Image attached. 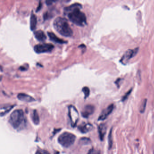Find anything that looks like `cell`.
<instances>
[{"label": "cell", "instance_id": "1", "mask_svg": "<svg viewBox=\"0 0 154 154\" xmlns=\"http://www.w3.org/2000/svg\"><path fill=\"white\" fill-rule=\"evenodd\" d=\"M82 5L80 3H75L64 9V14L69 20L79 26H84L87 24L85 14L81 11Z\"/></svg>", "mask_w": 154, "mask_h": 154}, {"label": "cell", "instance_id": "2", "mask_svg": "<svg viewBox=\"0 0 154 154\" xmlns=\"http://www.w3.org/2000/svg\"><path fill=\"white\" fill-rule=\"evenodd\" d=\"M10 123L15 129L18 131L25 129L27 125V120L22 109L14 111L10 116Z\"/></svg>", "mask_w": 154, "mask_h": 154}, {"label": "cell", "instance_id": "3", "mask_svg": "<svg viewBox=\"0 0 154 154\" xmlns=\"http://www.w3.org/2000/svg\"><path fill=\"white\" fill-rule=\"evenodd\" d=\"M53 25L55 29L62 35L71 37L73 34L68 21L65 18L57 17L54 20Z\"/></svg>", "mask_w": 154, "mask_h": 154}, {"label": "cell", "instance_id": "4", "mask_svg": "<svg viewBox=\"0 0 154 154\" xmlns=\"http://www.w3.org/2000/svg\"><path fill=\"white\" fill-rule=\"evenodd\" d=\"M75 135L69 132H64L59 136L58 141L60 145L65 148H68L73 145L75 141Z\"/></svg>", "mask_w": 154, "mask_h": 154}, {"label": "cell", "instance_id": "5", "mask_svg": "<svg viewBox=\"0 0 154 154\" xmlns=\"http://www.w3.org/2000/svg\"><path fill=\"white\" fill-rule=\"evenodd\" d=\"M68 115L71 126L72 128H75L79 121V115L78 111L73 105H71L68 107Z\"/></svg>", "mask_w": 154, "mask_h": 154}, {"label": "cell", "instance_id": "6", "mask_svg": "<svg viewBox=\"0 0 154 154\" xmlns=\"http://www.w3.org/2000/svg\"><path fill=\"white\" fill-rule=\"evenodd\" d=\"M54 48V46L50 43H43L35 45L34 46V51L37 54L48 53L51 52Z\"/></svg>", "mask_w": 154, "mask_h": 154}, {"label": "cell", "instance_id": "7", "mask_svg": "<svg viewBox=\"0 0 154 154\" xmlns=\"http://www.w3.org/2000/svg\"><path fill=\"white\" fill-rule=\"evenodd\" d=\"M139 48H136L134 49H130L125 52L123 56L122 57L120 62L124 65L127 64L129 61L133 57L136 55L138 51Z\"/></svg>", "mask_w": 154, "mask_h": 154}, {"label": "cell", "instance_id": "8", "mask_svg": "<svg viewBox=\"0 0 154 154\" xmlns=\"http://www.w3.org/2000/svg\"><path fill=\"white\" fill-rule=\"evenodd\" d=\"M113 108H114V105L113 104H112L109 105L106 109H103L100 114L98 120L103 121L109 117V115L112 112Z\"/></svg>", "mask_w": 154, "mask_h": 154}, {"label": "cell", "instance_id": "9", "mask_svg": "<svg viewBox=\"0 0 154 154\" xmlns=\"http://www.w3.org/2000/svg\"><path fill=\"white\" fill-rule=\"evenodd\" d=\"M94 111V107L93 105L89 104L85 106L82 112V115L85 118H88L90 115H92Z\"/></svg>", "mask_w": 154, "mask_h": 154}, {"label": "cell", "instance_id": "10", "mask_svg": "<svg viewBox=\"0 0 154 154\" xmlns=\"http://www.w3.org/2000/svg\"><path fill=\"white\" fill-rule=\"evenodd\" d=\"M93 128V126L90 123H83L78 126V129L82 133H86L91 131Z\"/></svg>", "mask_w": 154, "mask_h": 154}, {"label": "cell", "instance_id": "11", "mask_svg": "<svg viewBox=\"0 0 154 154\" xmlns=\"http://www.w3.org/2000/svg\"><path fill=\"white\" fill-rule=\"evenodd\" d=\"M17 97L20 100L26 102H32L35 101V100L32 96L25 93L18 94Z\"/></svg>", "mask_w": 154, "mask_h": 154}, {"label": "cell", "instance_id": "12", "mask_svg": "<svg viewBox=\"0 0 154 154\" xmlns=\"http://www.w3.org/2000/svg\"><path fill=\"white\" fill-rule=\"evenodd\" d=\"M48 37L49 38L50 40L54 42H55V43L59 44H63L67 43V42L65 41L63 39H61V38L57 37L56 35L54 34L53 32H48Z\"/></svg>", "mask_w": 154, "mask_h": 154}, {"label": "cell", "instance_id": "13", "mask_svg": "<svg viewBox=\"0 0 154 154\" xmlns=\"http://www.w3.org/2000/svg\"><path fill=\"white\" fill-rule=\"evenodd\" d=\"M34 35L35 38L40 42H44L46 39V35L45 32L42 30H37L34 31Z\"/></svg>", "mask_w": 154, "mask_h": 154}, {"label": "cell", "instance_id": "14", "mask_svg": "<svg viewBox=\"0 0 154 154\" xmlns=\"http://www.w3.org/2000/svg\"><path fill=\"white\" fill-rule=\"evenodd\" d=\"M14 105H3V106H1V109H0V115L1 117H3L5 116L7 113H8L13 108Z\"/></svg>", "mask_w": 154, "mask_h": 154}, {"label": "cell", "instance_id": "15", "mask_svg": "<svg viewBox=\"0 0 154 154\" xmlns=\"http://www.w3.org/2000/svg\"><path fill=\"white\" fill-rule=\"evenodd\" d=\"M106 125L103 123L100 124L98 127V132H99V137L101 140H103L105 134H106Z\"/></svg>", "mask_w": 154, "mask_h": 154}, {"label": "cell", "instance_id": "16", "mask_svg": "<svg viewBox=\"0 0 154 154\" xmlns=\"http://www.w3.org/2000/svg\"><path fill=\"white\" fill-rule=\"evenodd\" d=\"M37 24V19L36 16L32 11L30 18V28L31 30H34L35 29Z\"/></svg>", "mask_w": 154, "mask_h": 154}, {"label": "cell", "instance_id": "17", "mask_svg": "<svg viewBox=\"0 0 154 154\" xmlns=\"http://www.w3.org/2000/svg\"><path fill=\"white\" fill-rule=\"evenodd\" d=\"M32 119L35 125H38L40 123L39 115L36 110H34L32 114Z\"/></svg>", "mask_w": 154, "mask_h": 154}, {"label": "cell", "instance_id": "18", "mask_svg": "<svg viewBox=\"0 0 154 154\" xmlns=\"http://www.w3.org/2000/svg\"><path fill=\"white\" fill-rule=\"evenodd\" d=\"M83 92L84 93L85 99H86L88 98V96L90 95V91L89 88L87 86H85L82 89Z\"/></svg>", "mask_w": 154, "mask_h": 154}, {"label": "cell", "instance_id": "19", "mask_svg": "<svg viewBox=\"0 0 154 154\" xmlns=\"http://www.w3.org/2000/svg\"><path fill=\"white\" fill-rule=\"evenodd\" d=\"M146 103L147 100L145 99V100L143 101L141 105H140V112H141V113H143L145 111V109H146Z\"/></svg>", "mask_w": 154, "mask_h": 154}, {"label": "cell", "instance_id": "20", "mask_svg": "<svg viewBox=\"0 0 154 154\" xmlns=\"http://www.w3.org/2000/svg\"><path fill=\"white\" fill-rule=\"evenodd\" d=\"M91 142V140L89 138H82L81 140H80V143H82V144H85V145L90 144Z\"/></svg>", "mask_w": 154, "mask_h": 154}, {"label": "cell", "instance_id": "21", "mask_svg": "<svg viewBox=\"0 0 154 154\" xmlns=\"http://www.w3.org/2000/svg\"><path fill=\"white\" fill-rule=\"evenodd\" d=\"M109 148H111L112 146V131L111 130L110 131L109 135Z\"/></svg>", "mask_w": 154, "mask_h": 154}, {"label": "cell", "instance_id": "22", "mask_svg": "<svg viewBox=\"0 0 154 154\" xmlns=\"http://www.w3.org/2000/svg\"><path fill=\"white\" fill-rule=\"evenodd\" d=\"M35 154H50V153L46 150L38 149V150H37Z\"/></svg>", "mask_w": 154, "mask_h": 154}, {"label": "cell", "instance_id": "23", "mask_svg": "<svg viewBox=\"0 0 154 154\" xmlns=\"http://www.w3.org/2000/svg\"><path fill=\"white\" fill-rule=\"evenodd\" d=\"M131 92V90H130L129 91H128V92H127V93H126V94L124 95V96L122 97V101H124L128 99V96H129V95L130 94Z\"/></svg>", "mask_w": 154, "mask_h": 154}, {"label": "cell", "instance_id": "24", "mask_svg": "<svg viewBox=\"0 0 154 154\" xmlns=\"http://www.w3.org/2000/svg\"><path fill=\"white\" fill-rule=\"evenodd\" d=\"M41 8H42V3H41V2H39V5H38V7L37 8L36 11L38 12L41 10Z\"/></svg>", "mask_w": 154, "mask_h": 154}, {"label": "cell", "instance_id": "25", "mask_svg": "<svg viewBox=\"0 0 154 154\" xmlns=\"http://www.w3.org/2000/svg\"><path fill=\"white\" fill-rule=\"evenodd\" d=\"M27 68H26V67L24 66H21L20 67L19 70H20V71H25L27 70Z\"/></svg>", "mask_w": 154, "mask_h": 154}, {"label": "cell", "instance_id": "26", "mask_svg": "<svg viewBox=\"0 0 154 154\" xmlns=\"http://www.w3.org/2000/svg\"><path fill=\"white\" fill-rule=\"evenodd\" d=\"M54 2V1H46V3L47 5H50L52 4V2Z\"/></svg>", "mask_w": 154, "mask_h": 154}]
</instances>
